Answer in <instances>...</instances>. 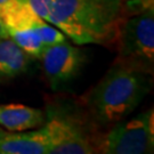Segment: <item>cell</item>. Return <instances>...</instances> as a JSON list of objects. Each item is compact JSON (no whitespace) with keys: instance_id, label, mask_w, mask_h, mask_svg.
Masks as SVG:
<instances>
[{"instance_id":"10","label":"cell","mask_w":154,"mask_h":154,"mask_svg":"<svg viewBox=\"0 0 154 154\" xmlns=\"http://www.w3.org/2000/svg\"><path fill=\"white\" fill-rule=\"evenodd\" d=\"M37 32L42 41L45 48L66 41V35L61 30H58L56 26L47 23L44 20L37 25Z\"/></svg>"},{"instance_id":"7","label":"cell","mask_w":154,"mask_h":154,"mask_svg":"<svg viewBox=\"0 0 154 154\" xmlns=\"http://www.w3.org/2000/svg\"><path fill=\"white\" fill-rule=\"evenodd\" d=\"M0 154H49V142L42 127L33 131H6L0 138Z\"/></svg>"},{"instance_id":"2","label":"cell","mask_w":154,"mask_h":154,"mask_svg":"<svg viewBox=\"0 0 154 154\" xmlns=\"http://www.w3.org/2000/svg\"><path fill=\"white\" fill-rule=\"evenodd\" d=\"M151 75L131 66L114 63L85 96V105L102 126H112L122 121L149 94Z\"/></svg>"},{"instance_id":"15","label":"cell","mask_w":154,"mask_h":154,"mask_svg":"<svg viewBox=\"0 0 154 154\" xmlns=\"http://www.w3.org/2000/svg\"><path fill=\"white\" fill-rule=\"evenodd\" d=\"M5 132L6 131H4V129H2V128H0V138H1L2 136H4V135H5Z\"/></svg>"},{"instance_id":"6","label":"cell","mask_w":154,"mask_h":154,"mask_svg":"<svg viewBox=\"0 0 154 154\" xmlns=\"http://www.w3.org/2000/svg\"><path fill=\"white\" fill-rule=\"evenodd\" d=\"M39 58L42 63L47 82L50 88L56 90L80 74L87 61V55L78 46L64 41L46 47Z\"/></svg>"},{"instance_id":"9","label":"cell","mask_w":154,"mask_h":154,"mask_svg":"<svg viewBox=\"0 0 154 154\" xmlns=\"http://www.w3.org/2000/svg\"><path fill=\"white\" fill-rule=\"evenodd\" d=\"M31 56L11 38L0 39V81L11 80L28 70Z\"/></svg>"},{"instance_id":"3","label":"cell","mask_w":154,"mask_h":154,"mask_svg":"<svg viewBox=\"0 0 154 154\" xmlns=\"http://www.w3.org/2000/svg\"><path fill=\"white\" fill-rule=\"evenodd\" d=\"M116 64L131 66L149 74L154 64V8L149 6L143 11L127 16L116 40Z\"/></svg>"},{"instance_id":"13","label":"cell","mask_w":154,"mask_h":154,"mask_svg":"<svg viewBox=\"0 0 154 154\" xmlns=\"http://www.w3.org/2000/svg\"><path fill=\"white\" fill-rule=\"evenodd\" d=\"M2 38H9L8 37V33L6 31V28L5 25H4V23L1 21V18H0V39Z\"/></svg>"},{"instance_id":"5","label":"cell","mask_w":154,"mask_h":154,"mask_svg":"<svg viewBox=\"0 0 154 154\" xmlns=\"http://www.w3.org/2000/svg\"><path fill=\"white\" fill-rule=\"evenodd\" d=\"M49 142V154L96 153V136L74 114L50 109L42 126Z\"/></svg>"},{"instance_id":"8","label":"cell","mask_w":154,"mask_h":154,"mask_svg":"<svg viewBox=\"0 0 154 154\" xmlns=\"http://www.w3.org/2000/svg\"><path fill=\"white\" fill-rule=\"evenodd\" d=\"M46 113L23 104H0V126L11 132L33 130L42 127Z\"/></svg>"},{"instance_id":"12","label":"cell","mask_w":154,"mask_h":154,"mask_svg":"<svg viewBox=\"0 0 154 154\" xmlns=\"http://www.w3.org/2000/svg\"><path fill=\"white\" fill-rule=\"evenodd\" d=\"M126 5L127 8L132 7V9H135V11H139L149 6H153V0H129Z\"/></svg>"},{"instance_id":"1","label":"cell","mask_w":154,"mask_h":154,"mask_svg":"<svg viewBox=\"0 0 154 154\" xmlns=\"http://www.w3.org/2000/svg\"><path fill=\"white\" fill-rule=\"evenodd\" d=\"M127 13L125 0H53L48 23L77 45L110 46Z\"/></svg>"},{"instance_id":"14","label":"cell","mask_w":154,"mask_h":154,"mask_svg":"<svg viewBox=\"0 0 154 154\" xmlns=\"http://www.w3.org/2000/svg\"><path fill=\"white\" fill-rule=\"evenodd\" d=\"M13 1H16V0H0V9H2L5 6H7Z\"/></svg>"},{"instance_id":"4","label":"cell","mask_w":154,"mask_h":154,"mask_svg":"<svg viewBox=\"0 0 154 154\" xmlns=\"http://www.w3.org/2000/svg\"><path fill=\"white\" fill-rule=\"evenodd\" d=\"M95 145L96 153H152L154 149L153 109L144 111L130 120L116 122L105 134H97Z\"/></svg>"},{"instance_id":"11","label":"cell","mask_w":154,"mask_h":154,"mask_svg":"<svg viewBox=\"0 0 154 154\" xmlns=\"http://www.w3.org/2000/svg\"><path fill=\"white\" fill-rule=\"evenodd\" d=\"M26 2L39 17L48 23L53 0H26Z\"/></svg>"}]
</instances>
